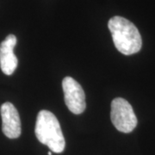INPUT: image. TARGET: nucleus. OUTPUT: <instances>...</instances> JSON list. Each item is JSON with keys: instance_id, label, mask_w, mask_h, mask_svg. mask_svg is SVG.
I'll return each mask as SVG.
<instances>
[{"instance_id": "423d86ee", "label": "nucleus", "mask_w": 155, "mask_h": 155, "mask_svg": "<svg viewBox=\"0 0 155 155\" xmlns=\"http://www.w3.org/2000/svg\"><path fill=\"white\" fill-rule=\"evenodd\" d=\"M17 41L14 35H9L0 44V67L2 72L8 76L15 72L18 65L17 56L14 54Z\"/></svg>"}, {"instance_id": "0eeeda50", "label": "nucleus", "mask_w": 155, "mask_h": 155, "mask_svg": "<svg viewBox=\"0 0 155 155\" xmlns=\"http://www.w3.org/2000/svg\"><path fill=\"white\" fill-rule=\"evenodd\" d=\"M48 155H52V153L51 152H48Z\"/></svg>"}, {"instance_id": "f257e3e1", "label": "nucleus", "mask_w": 155, "mask_h": 155, "mask_svg": "<svg viewBox=\"0 0 155 155\" xmlns=\"http://www.w3.org/2000/svg\"><path fill=\"white\" fill-rule=\"evenodd\" d=\"M116 49L124 55L138 53L142 46V39L133 22L122 17L116 16L108 23Z\"/></svg>"}, {"instance_id": "f03ea898", "label": "nucleus", "mask_w": 155, "mask_h": 155, "mask_svg": "<svg viewBox=\"0 0 155 155\" xmlns=\"http://www.w3.org/2000/svg\"><path fill=\"white\" fill-rule=\"evenodd\" d=\"M35 132L39 141L48 146L52 152L61 153L64 151L65 138L60 122L52 112L45 110L39 112Z\"/></svg>"}, {"instance_id": "20e7f679", "label": "nucleus", "mask_w": 155, "mask_h": 155, "mask_svg": "<svg viewBox=\"0 0 155 155\" xmlns=\"http://www.w3.org/2000/svg\"><path fill=\"white\" fill-rule=\"evenodd\" d=\"M65 103L68 110L75 115L82 114L85 108V94L82 86L71 77H66L62 81Z\"/></svg>"}, {"instance_id": "39448f33", "label": "nucleus", "mask_w": 155, "mask_h": 155, "mask_svg": "<svg viewBox=\"0 0 155 155\" xmlns=\"http://www.w3.org/2000/svg\"><path fill=\"white\" fill-rule=\"evenodd\" d=\"M2 117V130L6 137L10 139L18 138L22 132L21 120L16 107L11 103H5L0 109Z\"/></svg>"}, {"instance_id": "7ed1b4c3", "label": "nucleus", "mask_w": 155, "mask_h": 155, "mask_svg": "<svg viewBox=\"0 0 155 155\" xmlns=\"http://www.w3.org/2000/svg\"><path fill=\"white\" fill-rule=\"evenodd\" d=\"M110 118L116 129L122 133H130L137 126V118L132 106L122 97L112 101Z\"/></svg>"}]
</instances>
